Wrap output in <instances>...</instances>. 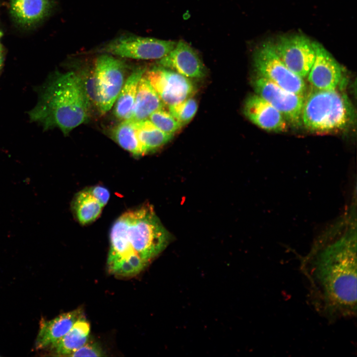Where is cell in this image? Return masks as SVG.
Segmentation results:
<instances>
[{
	"label": "cell",
	"instance_id": "cell-1",
	"mask_svg": "<svg viewBox=\"0 0 357 357\" xmlns=\"http://www.w3.org/2000/svg\"><path fill=\"white\" fill-rule=\"evenodd\" d=\"M300 269L309 285L314 309L330 322L357 313L356 234L326 235L302 259Z\"/></svg>",
	"mask_w": 357,
	"mask_h": 357
},
{
	"label": "cell",
	"instance_id": "cell-2",
	"mask_svg": "<svg viewBox=\"0 0 357 357\" xmlns=\"http://www.w3.org/2000/svg\"><path fill=\"white\" fill-rule=\"evenodd\" d=\"M170 239L151 205L125 212L110 231L109 271L122 277L138 274L166 248Z\"/></svg>",
	"mask_w": 357,
	"mask_h": 357
},
{
	"label": "cell",
	"instance_id": "cell-3",
	"mask_svg": "<svg viewBox=\"0 0 357 357\" xmlns=\"http://www.w3.org/2000/svg\"><path fill=\"white\" fill-rule=\"evenodd\" d=\"M38 92V101L29 116L44 130L58 127L67 135L88 119L90 103L78 73H55Z\"/></svg>",
	"mask_w": 357,
	"mask_h": 357
},
{
	"label": "cell",
	"instance_id": "cell-4",
	"mask_svg": "<svg viewBox=\"0 0 357 357\" xmlns=\"http://www.w3.org/2000/svg\"><path fill=\"white\" fill-rule=\"evenodd\" d=\"M354 118L353 106L345 94L337 89H317L305 98L301 121L310 131L326 133L346 128Z\"/></svg>",
	"mask_w": 357,
	"mask_h": 357
},
{
	"label": "cell",
	"instance_id": "cell-5",
	"mask_svg": "<svg viewBox=\"0 0 357 357\" xmlns=\"http://www.w3.org/2000/svg\"><path fill=\"white\" fill-rule=\"evenodd\" d=\"M253 63L257 75L287 91L305 96L306 86L303 79L283 62L276 52L274 43L266 41L256 48L253 54Z\"/></svg>",
	"mask_w": 357,
	"mask_h": 357
},
{
	"label": "cell",
	"instance_id": "cell-6",
	"mask_svg": "<svg viewBox=\"0 0 357 357\" xmlns=\"http://www.w3.org/2000/svg\"><path fill=\"white\" fill-rule=\"evenodd\" d=\"M127 66L121 60L103 53L94 64L98 97L97 110L102 114L108 112L115 104L125 82Z\"/></svg>",
	"mask_w": 357,
	"mask_h": 357
},
{
	"label": "cell",
	"instance_id": "cell-7",
	"mask_svg": "<svg viewBox=\"0 0 357 357\" xmlns=\"http://www.w3.org/2000/svg\"><path fill=\"white\" fill-rule=\"evenodd\" d=\"M177 42L126 34L104 44L98 52L135 60H160L175 47Z\"/></svg>",
	"mask_w": 357,
	"mask_h": 357
},
{
	"label": "cell",
	"instance_id": "cell-8",
	"mask_svg": "<svg viewBox=\"0 0 357 357\" xmlns=\"http://www.w3.org/2000/svg\"><path fill=\"white\" fill-rule=\"evenodd\" d=\"M144 75L168 107L192 97L196 92L191 79L159 65L145 70Z\"/></svg>",
	"mask_w": 357,
	"mask_h": 357
},
{
	"label": "cell",
	"instance_id": "cell-9",
	"mask_svg": "<svg viewBox=\"0 0 357 357\" xmlns=\"http://www.w3.org/2000/svg\"><path fill=\"white\" fill-rule=\"evenodd\" d=\"M252 84L256 94L279 111L288 122L296 126L301 125L305 96L287 91L257 74Z\"/></svg>",
	"mask_w": 357,
	"mask_h": 357
},
{
	"label": "cell",
	"instance_id": "cell-10",
	"mask_svg": "<svg viewBox=\"0 0 357 357\" xmlns=\"http://www.w3.org/2000/svg\"><path fill=\"white\" fill-rule=\"evenodd\" d=\"M274 43L277 55L289 69L303 79L307 76L315 58L313 41L293 34L282 36Z\"/></svg>",
	"mask_w": 357,
	"mask_h": 357
},
{
	"label": "cell",
	"instance_id": "cell-11",
	"mask_svg": "<svg viewBox=\"0 0 357 357\" xmlns=\"http://www.w3.org/2000/svg\"><path fill=\"white\" fill-rule=\"evenodd\" d=\"M313 44L315 58L307 75L308 80L318 90L337 89L344 80L341 65L321 44L317 42Z\"/></svg>",
	"mask_w": 357,
	"mask_h": 357
},
{
	"label": "cell",
	"instance_id": "cell-12",
	"mask_svg": "<svg viewBox=\"0 0 357 357\" xmlns=\"http://www.w3.org/2000/svg\"><path fill=\"white\" fill-rule=\"evenodd\" d=\"M157 63L191 79L202 78L206 73L197 53L183 40L177 42L174 48Z\"/></svg>",
	"mask_w": 357,
	"mask_h": 357
},
{
	"label": "cell",
	"instance_id": "cell-13",
	"mask_svg": "<svg viewBox=\"0 0 357 357\" xmlns=\"http://www.w3.org/2000/svg\"><path fill=\"white\" fill-rule=\"evenodd\" d=\"M243 113L251 122L264 130L283 132L287 129V121L281 113L256 94L246 98Z\"/></svg>",
	"mask_w": 357,
	"mask_h": 357
},
{
	"label": "cell",
	"instance_id": "cell-14",
	"mask_svg": "<svg viewBox=\"0 0 357 357\" xmlns=\"http://www.w3.org/2000/svg\"><path fill=\"white\" fill-rule=\"evenodd\" d=\"M110 196L109 190L97 185L79 191L73 199L72 207L75 218L82 225L95 221L100 215Z\"/></svg>",
	"mask_w": 357,
	"mask_h": 357
},
{
	"label": "cell",
	"instance_id": "cell-15",
	"mask_svg": "<svg viewBox=\"0 0 357 357\" xmlns=\"http://www.w3.org/2000/svg\"><path fill=\"white\" fill-rule=\"evenodd\" d=\"M82 315L81 309L78 308L62 313L50 320L42 319L35 344L36 349L46 348L58 342L82 318Z\"/></svg>",
	"mask_w": 357,
	"mask_h": 357
},
{
	"label": "cell",
	"instance_id": "cell-16",
	"mask_svg": "<svg viewBox=\"0 0 357 357\" xmlns=\"http://www.w3.org/2000/svg\"><path fill=\"white\" fill-rule=\"evenodd\" d=\"M53 5V0H10V12L17 24L30 27L46 18Z\"/></svg>",
	"mask_w": 357,
	"mask_h": 357
},
{
	"label": "cell",
	"instance_id": "cell-17",
	"mask_svg": "<svg viewBox=\"0 0 357 357\" xmlns=\"http://www.w3.org/2000/svg\"><path fill=\"white\" fill-rule=\"evenodd\" d=\"M165 106L144 74L140 78L130 119L133 122L144 120L155 111Z\"/></svg>",
	"mask_w": 357,
	"mask_h": 357
},
{
	"label": "cell",
	"instance_id": "cell-18",
	"mask_svg": "<svg viewBox=\"0 0 357 357\" xmlns=\"http://www.w3.org/2000/svg\"><path fill=\"white\" fill-rule=\"evenodd\" d=\"M90 331L89 323L81 318L68 332L58 342L51 346L54 354L58 356H69L86 343Z\"/></svg>",
	"mask_w": 357,
	"mask_h": 357
},
{
	"label": "cell",
	"instance_id": "cell-19",
	"mask_svg": "<svg viewBox=\"0 0 357 357\" xmlns=\"http://www.w3.org/2000/svg\"><path fill=\"white\" fill-rule=\"evenodd\" d=\"M146 69L138 67L135 69L128 77L115 102L114 114L122 120L130 118L136 97L139 80Z\"/></svg>",
	"mask_w": 357,
	"mask_h": 357
},
{
	"label": "cell",
	"instance_id": "cell-20",
	"mask_svg": "<svg viewBox=\"0 0 357 357\" xmlns=\"http://www.w3.org/2000/svg\"><path fill=\"white\" fill-rule=\"evenodd\" d=\"M134 124L144 155L158 150L174 136L159 129L148 119L134 122Z\"/></svg>",
	"mask_w": 357,
	"mask_h": 357
},
{
	"label": "cell",
	"instance_id": "cell-21",
	"mask_svg": "<svg viewBox=\"0 0 357 357\" xmlns=\"http://www.w3.org/2000/svg\"><path fill=\"white\" fill-rule=\"evenodd\" d=\"M115 140L119 145L135 157L144 155L137 136L134 122L125 119L115 127L113 131Z\"/></svg>",
	"mask_w": 357,
	"mask_h": 357
},
{
	"label": "cell",
	"instance_id": "cell-22",
	"mask_svg": "<svg viewBox=\"0 0 357 357\" xmlns=\"http://www.w3.org/2000/svg\"><path fill=\"white\" fill-rule=\"evenodd\" d=\"M148 119L162 131L173 135L182 127L169 111L164 108L153 112Z\"/></svg>",
	"mask_w": 357,
	"mask_h": 357
},
{
	"label": "cell",
	"instance_id": "cell-23",
	"mask_svg": "<svg viewBox=\"0 0 357 357\" xmlns=\"http://www.w3.org/2000/svg\"><path fill=\"white\" fill-rule=\"evenodd\" d=\"M169 112L183 126L190 121L195 115L198 104L192 97L168 107Z\"/></svg>",
	"mask_w": 357,
	"mask_h": 357
},
{
	"label": "cell",
	"instance_id": "cell-24",
	"mask_svg": "<svg viewBox=\"0 0 357 357\" xmlns=\"http://www.w3.org/2000/svg\"><path fill=\"white\" fill-rule=\"evenodd\" d=\"M104 356V352L98 344L87 341L69 357H103Z\"/></svg>",
	"mask_w": 357,
	"mask_h": 357
},
{
	"label": "cell",
	"instance_id": "cell-25",
	"mask_svg": "<svg viewBox=\"0 0 357 357\" xmlns=\"http://www.w3.org/2000/svg\"><path fill=\"white\" fill-rule=\"evenodd\" d=\"M3 61V54H2V52L1 51V48H0V72L1 69L2 68Z\"/></svg>",
	"mask_w": 357,
	"mask_h": 357
},
{
	"label": "cell",
	"instance_id": "cell-26",
	"mask_svg": "<svg viewBox=\"0 0 357 357\" xmlns=\"http://www.w3.org/2000/svg\"><path fill=\"white\" fill-rule=\"evenodd\" d=\"M0 36H1V33L0 32Z\"/></svg>",
	"mask_w": 357,
	"mask_h": 357
}]
</instances>
